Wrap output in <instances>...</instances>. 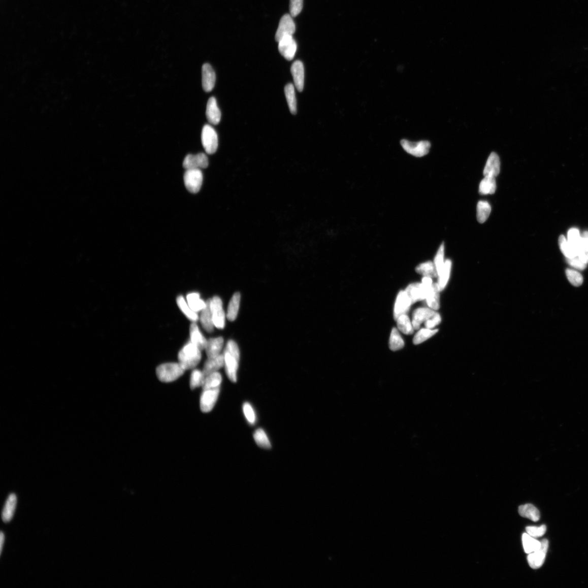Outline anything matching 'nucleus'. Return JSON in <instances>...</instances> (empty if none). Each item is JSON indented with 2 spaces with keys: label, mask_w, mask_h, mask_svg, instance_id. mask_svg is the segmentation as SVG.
<instances>
[{
  "label": "nucleus",
  "mask_w": 588,
  "mask_h": 588,
  "mask_svg": "<svg viewBox=\"0 0 588 588\" xmlns=\"http://www.w3.org/2000/svg\"><path fill=\"white\" fill-rule=\"evenodd\" d=\"M222 381V376L218 372L206 378L200 399V408L203 412H209L214 408L220 394Z\"/></svg>",
  "instance_id": "nucleus-1"
},
{
  "label": "nucleus",
  "mask_w": 588,
  "mask_h": 588,
  "mask_svg": "<svg viewBox=\"0 0 588 588\" xmlns=\"http://www.w3.org/2000/svg\"><path fill=\"white\" fill-rule=\"evenodd\" d=\"M223 355L226 374L232 382H236L240 360V351L237 344L230 340L226 345Z\"/></svg>",
  "instance_id": "nucleus-2"
},
{
  "label": "nucleus",
  "mask_w": 588,
  "mask_h": 588,
  "mask_svg": "<svg viewBox=\"0 0 588 588\" xmlns=\"http://www.w3.org/2000/svg\"><path fill=\"white\" fill-rule=\"evenodd\" d=\"M201 358V350L191 341L188 342L178 353L179 363L186 371L197 366Z\"/></svg>",
  "instance_id": "nucleus-3"
},
{
  "label": "nucleus",
  "mask_w": 588,
  "mask_h": 588,
  "mask_svg": "<svg viewBox=\"0 0 588 588\" xmlns=\"http://www.w3.org/2000/svg\"><path fill=\"white\" fill-rule=\"evenodd\" d=\"M185 369L179 363H168L160 365L156 368L158 379L163 382H171L182 376Z\"/></svg>",
  "instance_id": "nucleus-4"
},
{
  "label": "nucleus",
  "mask_w": 588,
  "mask_h": 588,
  "mask_svg": "<svg viewBox=\"0 0 588 588\" xmlns=\"http://www.w3.org/2000/svg\"><path fill=\"white\" fill-rule=\"evenodd\" d=\"M202 143L207 153L214 154L218 148V136L214 128L205 125L202 132Z\"/></svg>",
  "instance_id": "nucleus-5"
},
{
  "label": "nucleus",
  "mask_w": 588,
  "mask_h": 588,
  "mask_svg": "<svg viewBox=\"0 0 588 588\" xmlns=\"http://www.w3.org/2000/svg\"><path fill=\"white\" fill-rule=\"evenodd\" d=\"M401 145L405 151L415 157H423L427 155L431 147V143L428 141L412 142L403 140Z\"/></svg>",
  "instance_id": "nucleus-6"
},
{
  "label": "nucleus",
  "mask_w": 588,
  "mask_h": 588,
  "mask_svg": "<svg viewBox=\"0 0 588 588\" xmlns=\"http://www.w3.org/2000/svg\"><path fill=\"white\" fill-rule=\"evenodd\" d=\"M203 179V173L201 170H186L184 180L188 191L192 193L199 192L202 187Z\"/></svg>",
  "instance_id": "nucleus-7"
},
{
  "label": "nucleus",
  "mask_w": 588,
  "mask_h": 588,
  "mask_svg": "<svg viewBox=\"0 0 588 588\" xmlns=\"http://www.w3.org/2000/svg\"><path fill=\"white\" fill-rule=\"evenodd\" d=\"M541 547L536 551L529 554L528 562L531 568L538 569L544 564L548 548V541L547 539L541 541Z\"/></svg>",
  "instance_id": "nucleus-8"
},
{
  "label": "nucleus",
  "mask_w": 588,
  "mask_h": 588,
  "mask_svg": "<svg viewBox=\"0 0 588 588\" xmlns=\"http://www.w3.org/2000/svg\"><path fill=\"white\" fill-rule=\"evenodd\" d=\"M432 285H425L422 283H412L408 286L405 290L411 301L412 304L418 301L424 300L428 292Z\"/></svg>",
  "instance_id": "nucleus-9"
},
{
  "label": "nucleus",
  "mask_w": 588,
  "mask_h": 588,
  "mask_svg": "<svg viewBox=\"0 0 588 588\" xmlns=\"http://www.w3.org/2000/svg\"><path fill=\"white\" fill-rule=\"evenodd\" d=\"M211 308L215 327L218 329H224L225 316L222 301L219 297H214L211 299Z\"/></svg>",
  "instance_id": "nucleus-10"
},
{
  "label": "nucleus",
  "mask_w": 588,
  "mask_h": 588,
  "mask_svg": "<svg viewBox=\"0 0 588 588\" xmlns=\"http://www.w3.org/2000/svg\"><path fill=\"white\" fill-rule=\"evenodd\" d=\"M278 50L281 54L288 61H291L295 56L297 50V44L292 36H286L278 42Z\"/></svg>",
  "instance_id": "nucleus-11"
},
{
  "label": "nucleus",
  "mask_w": 588,
  "mask_h": 588,
  "mask_svg": "<svg viewBox=\"0 0 588 588\" xmlns=\"http://www.w3.org/2000/svg\"><path fill=\"white\" fill-rule=\"evenodd\" d=\"M290 14H285L282 17L277 30L275 40L278 42L286 36H292L296 32V24Z\"/></svg>",
  "instance_id": "nucleus-12"
},
{
  "label": "nucleus",
  "mask_w": 588,
  "mask_h": 588,
  "mask_svg": "<svg viewBox=\"0 0 588 588\" xmlns=\"http://www.w3.org/2000/svg\"><path fill=\"white\" fill-rule=\"evenodd\" d=\"M208 165L207 155L202 153L196 155L188 154L183 161V167L186 170L206 169Z\"/></svg>",
  "instance_id": "nucleus-13"
},
{
  "label": "nucleus",
  "mask_w": 588,
  "mask_h": 588,
  "mask_svg": "<svg viewBox=\"0 0 588 588\" xmlns=\"http://www.w3.org/2000/svg\"><path fill=\"white\" fill-rule=\"evenodd\" d=\"M412 305L411 301L408 296L407 295L405 291L399 292L396 299L394 308V318L395 320H397L401 315L408 313Z\"/></svg>",
  "instance_id": "nucleus-14"
},
{
  "label": "nucleus",
  "mask_w": 588,
  "mask_h": 588,
  "mask_svg": "<svg viewBox=\"0 0 588 588\" xmlns=\"http://www.w3.org/2000/svg\"><path fill=\"white\" fill-rule=\"evenodd\" d=\"M202 86L206 92H210L214 89L216 82V74L212 68L208 63L203 64L202 69Z\"/></svg>",
  "instance_id": "nucleus-15"
},
{
  "label": "nucleus",
  "mask_w": 588,
  "mask_h": 588,
  "mask_svg": "<svg viewBox=\"0 0 588 588\" xmlns=\"http://www.w3.org/2000/svg\"><path fill=\"white\" fill-rule=\"evenodd\" d=\"M291 73L294 85L299 92H302L305 82V70L303 62L300 61L294 62L291 67Z\"/></svg>",
  "instance_id": "nucleus-16"
},
{
  "label": "nucleus",
  "mask_w": 588,
  "mask_h": 588,
  "mask_svg": "<svg viewBox=\"0 0 588 588\" xmlns=\"http://www.w3.org/2000/svg\"><path fill=\"white\" fill-rule=\"evenodd\" d=\"M500 170L501 162L500 157L496 153L493 152L488 157L484 169V175L485 177L496 178L500 174Z\"/></svg>",
  "instance_id": "nucleus-17"
},
{
  "label": "nucleus",
  "mask_w": 588,
  "mask_h": 588,
  "mask_svg": "<svg viewBox=\"0 0 588 588\" xmlns=\"http://www.w3.org/2000/svg\"><path fill=\"white\" fill-rule=\"evenodd\" d=\"M436 313L431 308H419L412 314V323L414 330H418L422 323L431 318Z\"/></svg>",
  "instance_id": "nucleus-18"
},
{
  "label": "nucleus",
  "mask_w": 588,
  "mask_h": 588,
  "mask_svg": "<svg viewBox=\"0 0 588 588\" xmlns=\"http://www.w3.org/2000/svg\"><path fill=\"white\" fill-rule=\"evenodd\" d=\"M200 320L202 327L207 333H213L215 325L213 321L212 308H211V299H208L206 301V306L201 311Z\"/></svg>",
  "instance_id": "nucleus-19"
},
{
  "label": "nucleus",
  "mask_w": 588,
  "mask_h": 588,
  "mask_svg": "<svg viewBox=\"0 0 588 588\" xmlns=\"http://www.w3.org/2000/svg\"><path fill=\"white\" fill-rule=\"evenodd\" d=\"M224 366L223 354L214 357H208L203 369V374L206 378L209 375L217 372Z\"/></svg>",
  "instance_id": "nucleus-20"
},
{
  "label": "nucleus",
  "mask_w": 588,
  "mask_h": 588,
  "mask_svg": "<svg viewBox=\"0 0 588 588\" xmlns=\"http://www.w3.org/2000/svg\"><path fill=\"white\" fill-rule=\"evenodd\" d=\"M206 116L209 122L211 124L217 125L220 122L221 112L217 106L216 100L214 97H211L208 100Z\"/></svg>",
  "instance_id": "nucleus-21"
},
{
  "label": "nucleus",
  "mask_w": 588,
  "mask_h": 588,
  "mask_svg": "<svg viewBox=\"0 0 588 588\" xmlns=\"http://www.w3.org/2000/svg\"><path fill=\"white\" fill-rule=\"evenodd\" d=\"M17 504V497L16 494H11L7 498L2 513L3 521L9 522L13 517Z\"/></svg>",
  "instance_id": "nucleus-22"
},
{
  "label": "nucleus",
  "mask_w": 588,
  "mask_h": 588,
  "mask_svg": "<svg viewBox=\"0 0 588 588\" xmlns=\"http://www.w3.org/2000/svg\"><path fill=\"white\" fill-rule=\"evenodd\" d=\"M223 344V338L221 337L208 339L205 349L208 357H214L220 355Z\"/></svg>",
  "instance_id": "nucleus-23"
},
{
  "label": "nucleus",
  "mask_w": 588,
  "mask_h": 588,
  "mask_svg": "<svg viewBox=\"0 0 588 588\" xmlns=\"http://www.w3.org/2000/svg\"><path fill=\"white\" fill-rule=\"evenodd\" d=\"M190 341L201 350L206 349L208 340L203 336L195 322L191 324L190 328Z\"/></svg>",
  "instance_id": "nucleus-24"
},
{
  "label": "nucleus",
  "mask_w": 588,
  "mask_h": 588,
  "mask_svg": "<svg viewBox=\"0 0 588 588\" xmlns=\"http://www.w3.org/2000/svg\"><path fill=\"white\" fill-rule=\"evenodd\" d=\"M440 291L438 283H433L426 299L428 306L434 311L440 308Z\"/></svg>",
  "instance_id": "nucleus-25"
},
{
  "label": "nucleus",
  "mask_w": 588,
  "mask_h": 588,
  "mask_svg": "<svg viewBox=\"0 0 588 588\" xmlns=\"http://www.w3.org/2000/svg\"><path fill=\"white\" fill-rule=\"evenodd\" d=\"M518 512L522 517L529 518L534 522H537L540 519V514L539 510L531 504H526L519 506Z\"/></svg>",
  "instance_id": "nucleus-26"
},
{
  "label": "nucleus",
  "mask_w": 588,
  "mask_h": 588,
  "mask_svg": "<svg viewBox=\"0 0 588 588\" xmlns=\"http://www.w3.org/2000/svg\"><path fill=\"white\" fill-rule=\"evenodd\" d=\"M284 93L290 112L296 115L297 112V102L295 92V86L288 84L284 87Z\"/></svg>",
  "instance_id": "nucleus-27"
},
{
  "label": "nucleus",
  "mask_w": 588,
  "mask_h": 588,
  "mask_svg": "<svg viewBox=\"0 0 588 588\" xmlns=\"http://www.w3.org/2000/svg\"><path fill=\"white\" fill-rule=\"evenodd\" d=\"M241 296L239 292H236L233 296L228 307L227 318L230 321H235L239 312Z\"/></svg>",
  "instance_id": "nucleus-28"
},
{
  "label": "nucleus",
  "mask_w": 588,
  "mask_h": 588,
  "mask_svg": "<svg viewBox=\"0 0 588 588\" xmlns=\"http://www.w3.org/2000/svg\"><path fill=\"white\" fill-rule=\"evenodd\" d=\"M522 541L524 551L526 553L530 554L538 549L541 545V542L533 538L528 533L522 535Z\"/></svg>",
  "instance_id": "nucleus-29"
},
{
  "label": "nucleus",
  "mask_w": 588,
  "mask_h": 588,
  "mask_svg": "<svg viewBox=\"0 0 588 588\" xmlns=\"http://www.w3.org/2000/svg\"><path fill=\"white\" fill-rule=\"evenodd\" d=\"M496 181L494 177H485L481 181L479 192L480 194L487 195L495 193L496 190Z\"/></svg>",
  "instance_id": "nucleus-30"
},
{
  "label": "nucleus",
  "mask_w": 588,
  "mask_h": 588,
  "mask_svg": "<svg viewBox=\"0 0 588 588\" xmlns=\"http://www.w3.org/2000/svg\"><path fill=\"white\" fill-rule=\"evenodd\" d=\"M186 299L188 306L196 313L201 312L206 306V302L200 298V293L198 292L188 293Z\"/></svg>",
  "instance_id": "nucleus-31"
},
{
  "label": "nucleus",
  "mask_w": 588,
  "mask_h": 588,
  "mask_svg": "<svg viewBox=\"0 0 588 588\" xmlns=\"http://www.w3.org/2000/svg\"><path fill=\"white\" fill-rule=\"evenodd\" d=\"M177 303L180 310L185 315L186 317L193 322L197 321L199 318L197 313L192 310V309L186 303L183 296H178L177 298Z\"/></svg>",
  "instance_id": "nucleus-32"
},
{
  "label": "nucleus",
  "mask_w": 588,
  "mask_h": 588,
  "mask_svg": "<svg viewBox=\"0 0 588 588\" xmlns=\"http://www.w3.org/2000/svg\"><path fill=\"white\" fill-rule=\"evenodd\" d=\"M492 212V207L486 201H481L477 207V218L480 223H484L487 220Z\"/></svg>",
  "instance_id": "nucleus-33"
},
{
  "label": "nucleus",
  "mask_w": 588,
  "mask_h": 588,
  "mask_svg": "<svg viewBox=\"0 0 588 588\" xmlns=\"http://www.w3.org/2000/svg\"><path fill=\"white\" fill-rule=\"evenodd\" d=\"M416 271L424 276L432 278L438 276L434 263L431 261L420 264L416 268Z\"/></svg>",
  "instance_id": "nucleus-34"
},
{
  "label": "nucleus",
  "mask_w": 588,
  "mask_h": 588,
  "mask_svg": "<svg viewBox=\"0 0 588 588\" xmlns=\"http://www.w3.org/2000/svg\"><path fill=\"white\" fill-rule=\"evenodd\" d=\"M396 320L398 329L402 333L407 335H412L413 333L414 329L408 315H402Z\"/></svg>",
  "instance_id": "nucleus-35"
},
{
  "label": "nucleus",
  "mask_w": 588,
  "mask_h": 588,
  "mask_svg": "<svg viewBox=\"0 0 588 588\" xmlns=\"http://www.w3.org/2000/svg\"><path fill=\"white\" fill-rule=\"evenodd\" d=\"M404 342L398 330L396 328L392 329L389 342V348L392 351H398L404 348Z\"/></svg>",
  "instance_id": "nucleus-36"
},
{
  "label": "nucleus",
  "mask_w": 588,
  "mask_h": 588,
  "mask_svg": "<svg viewBox=\"0 0 588 588\" xmlns=\"http://www.w3.org/2000/svg\"><path fill=\"white\" fill-rule=\"evenodd\" d=\"M568 238L569 244L577 256L579 247L582 239V237L580 235L579 231L578 230L574 228L570 229L568 232Z\"/></svg>",
  "instance_id": "nucleus-37"
},
{
  "label": "nucleus",
  "mask_w": 588,
  "mask_h": 588,
  "mask_svg": "<svg viewBox=\"0 0 588 588\" xmlns=\"http://www.w3.org/2000/svg\"><path fill=\"white\" fill-rule=\"evenodd\" d=\"M451 268V262L449 259H447L444 263L443 268L441 271L440 275L439 276L438 284L441 291L445 288L446 286L448 283Z\"/></svg>",
  "instance_id": "nucleus-38"
},
{
  "label": "nucleus",
  "mask_w": 588,
  "mask_h": 588,
  "mask_svg": "<svg viewBox=\"0 0 588 588\" xmlns=\"http://www.w3.org/2000/svg\"><path fill=\"white\" fill-rule=\"evenodd\" d=\"M255 442L261 448L269 449L271 448V443L268 437L263 429L256 430L253 434Z\"/></svg>",
  "instance_id": "nucleus-39"
},
{
  "label": "nucleus",
  "mask_w": 588,
  "mask_h": 588,
  "mask_svg": "<svg viewBox=\"0 0 588 588\" xmlns=\"http://www.w3.org/2000/svg\"><path fill=\"white\" fill-rule=\"evenodd\" d=\"M438 331V330H432L427 328L422 329L420 330L415 336H414L413 342L415 345L423 343L435 335Z\"/></svg>",
  "instance_id": "nucleus-40"
},
{
  "label": "nucleus",
  "mask_w": 588,
  "mask_h": 588,
  "mask_svg": "<svg viewBox=\"0 0 588 588\" xmlns=\"http://www.w3.org/2000/svg\"><path fill=\"white\" fill-rule=\"evenodd\" d=\"M577 257L585 263H588V232H584L583 234Z\"/></svg>",
  "instance_id": "nucleus-41"
},
{
  "label": "nucleus",
  "mask_w": 588,
  "mask_h": 588,
  "mask_svg": "<svg viewBox=\"0 0 588 588\" xmlns=\"http://www.w3.org/2000/svg\"><path fill=\"white\" fill-rule=\"evenodd\" d=\"M206 378L202 371L195 369L191 375L190 385L191 389L203 386Z\"/></svg>",
  "instance_id": "nucleus-42"
},
{
  "label": "nucleus",
  "mask_w": 588,
  "mask_h": 588,
  "mask_svg": "<svg viewBox=\"0 0 588 588\" xmlns=\"http://www.w3.org/2000/svg\"><path fill=\"white\" fill-rule=\"evenodd\" d=\"M559 244L562 253L568 259L577 257L576 253L569 244L568 240L563 235L559 238Z\"/></svg>",
  "instance_id": "nucleus-43"
},
{
  "label": "nucleus",
  "mask_w": 588,
  "mask_h": 588,
  "mask_svg": "<svg viewBox=\"0 0 588 588\" xmlns=\"http://www.w3.org/2000/svg\"><path fill=\"white\" fill-rule=\"evenodd\" d=\"M444 244L442 243L439 247L438 251L437 252L434 262L438 276L440 275L443 268L444 263H445V261L444 260Z\"/></svg>",
  "instance_id": "nucleus-44"
},
{
  "label": "nucleus",
  "mask_w": 588,
  "mask_h": 588,
  "mask_svg": "<svg viewBox=\"0 0 588 588\" xmlns=\"http://www.w3.org/2000/svg\"><path fill=\"white\" fill-rule=\"evenodd\" d=\"M567 276L570 282L574 286H579L583 282V278L578 271L568 269L566 270Z\"/></svg>",
  "instance_id": "nucleus-45"
},
{
  "label": "nucleus",
  "mask_w": 588,
  "mask_h": 588,
  "mask_svg": "<svg viewBox=\"0 0 588 588\" xmlns=\"http://www.w3.org/2000/svg\"><path fill=\"white\" fill-rule=\"evenodd\" d=\"M527 533L529 534L533 538H540L546 533L547 528L545 525H542L539 527L536 526H529L527 527L526 529Z\"/></svg>",
  "instance_id": "nucleus-46"
},
{
  "label": "nucleus",
  "mask_w": 588,
  "mask_h": 588,
  "mask_svg": "<svg viewBox=\"0 0 588 588\" xmlns=\"http://www.w3.org/2000/svg\"><path fill=\"white\" fill-rule=\"evenodd\" d=\"M243 409L244 415L248 423L253 425L256 421V416L252 406L249 403L246 402L244 403Z\"/></svg>",
  "instance_id": "nucleus-47"
},
{
  "label": "nucleus",
  "mask_w": 588,
  "mask_h": 588,
  "mask_svg": "<svg viewBox=\"0 0 588 588\" xmlns=\"http://www.w3.org/2000/svg\"><path fill=\"white\" fill-rule=\"evenodd\" d=\"M303 0H290V13L292 17H296L302 11Z\"/></svg>",
  "instance_id": "nucleus-48"
},
{
  "label": "nucleus",
  "mask_w": 588,
  "mask_h": 588,
  "mask_svg": "<svg viewBox=\"0 0 588 588\" xmlns=\"http://www.w3.org/2000/svg\"><path fill=\"white\" fill-rule=\"evenodd\" d=\"M568 262L570 266L578 270H584L586 268L587 266L586 263L578 257L568 258Z\"/></svg>",
  "instance_id": "nucleus-49"
},
{
  "label": "nucleus",
  "mask_w": 588,
  "mask_h": 588,
  "mask_svg": "<svg viewBox=\"0 0 588 588\" xmlns=\"http://www.w3.org/2000/svg\"><path fill=\"white\" fill-rule=\"evenodd\" d=\"M441 318L439 313H436L431 318H430L425 323L426 328L432 329L441 323Z\"/></svg>",
  "instance_id": "nucleus-50"
},
{
  "label": "nucleus",
  "mask_w": 588,
  "mask_h": 588,
  "mask_svg": "<svg viewBox=\"0 0 588 588\" xmlns=\"http://www.w3.org/2000/svg\"><path fill=\"white\" fill-rule=\"evenodd\" d=\"M5 537L4 533L2 532L0 534V554H2L4 544L5 543Z\"/></svg>",
  "instance_id": "nucleus-51"
}]
</instances>
